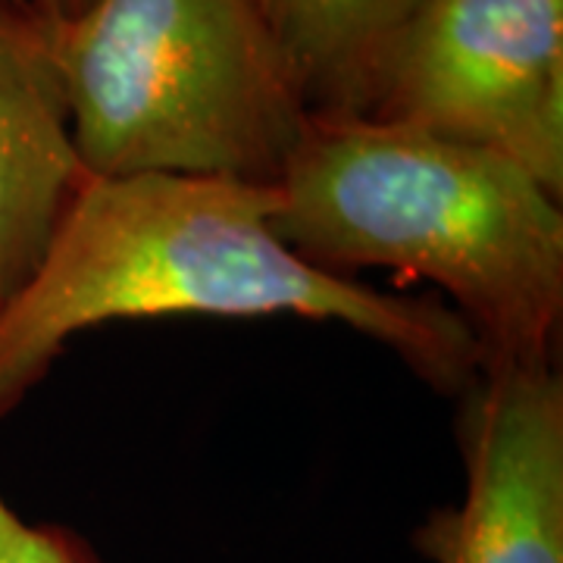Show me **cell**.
I'll list each match as a JSON object with an SVG mask.
<instances>
[{
	"label": "cell",
	"instance_id": "9",
	"mask_svg": "<svg viewBox=\"0 0 563 563\" xmlns=\"http://www.w3.org/2000/svg\"><path fill=\"white\" fill-rule=\"evenodd\" d=\"M91 3H95V0H29L32 13H35L44 25H51V29L73 22L79 13H85Z\"/></svg>",
	"mask_w": 563,
	"mask_h": 563
},
{
	"label": "cell",
	"instance_id": "6",
	"mask_svg": "<svg viewBox=\"0 0 563 563\" xmlns=\"http://www.w3.org/2000/svg\"><path fill=\"white\" fill-rule=\"evenodd\" d=\"M88 179L47 25L0 7V307L32 279Z\"/></svg>",
	"mask_w": 563,
	"mask_h": 563
},
{
	"label": "cell",
	"instance_id": "10",
	"mask_svg": "<svg viewBox=\"0 0 563 563\" xmlns=\"http://www.w3.org/2000/svg\"><path fill=\"white\" fill-rule=\"evenodd\" d=\"M0 7H10V10H32L29 0H0Z\"/></svg>",
	"mask_w": 563,
	"mask_h": 563
},
{
	"label": "cell",
	"instance_id": "1",
	"mask_svg": "<svg viewBox=\"0 0 563 563\" xmlns=\"http://www.w3.org/2000/svg\"><path fill=\"white\" fill-rule=\"evenodd\" d=\"M276 185L198 176L88 179L38 269L0 307V417L91 325L147 317L335 320L391 347L422 383L466 395L483 351L432 298L385 295L298 257L273 229Z\"/></svg>",
	"mask_w": 563,
	"mask_h": 563
},
{
	"label": "cell",
	"instance_id": "2",
	"mask_svg": "<svg viewBox=\"0 0 563 563\" xmlns=\"http://www.w3.org/2000/svg\"><path fill=\"white\" fill-rule=\"evenodd\" d=\"M273 229L332 276L439 285L488 366H558L563 210L495 151L369 120H313L276 181Z\"/></svg>",
	"mask_w": 563,
	"mask_h": 563
},
{
	"label": "cell",
	"instance_id": "8",
	"mask_svg": "<svg viewBox=\"0 0 563 563\" xmlns=\"http://www.w3.org/2000/svg\"><path fill=\"white\" fill-rule=\"evenodd\" d=\"M0 563H98L79 536L60 526H32L0 498Z\"/></svg>",
	"mask_w": 563,
	"mask_h": 563
},
{
	"label": "cell",
	"instance_id": "7",
	"mask_svg": "<svg viewBox=\"0 0 563 563\" xmlns=\"http://www.w3.org/2000/svg\"><path fill=\"white\" fill-rule=\"evenodd\" d=\"M422 0H257L313 120H361Z\"/></svg>",
	"mask_w": 563,
	"mask_h": 563
},
{
	"label": "cell",
	"instance_id": "5",
	"mask_svg": "<svg viewBox=\"0 0 563 563\" xmlns=\"http://www.w3.org/2000/svg\"><path fill=\"white\" fill-rule=\"evenodd\" d=\"M461 507L417 542L435 563H563V383L558 366H488L463 395Z\"/></svg>",
	"mask_w": 563,
	"mask_h": 563
},
{
	"label": "cell",
	"instance_id": "4",
	"mask_svg": "<svg viewBox=\"0 0 563 563\" xmlns=\"http://www.w3.org/2000/svg\"><path fill=\"white\" fill-rule=\"evenodd\" d=\"M361 120L495 151L563 201V0H422Z\"/></svg>",
	"mask_w": 563,
	"mask_h": 563
},
{
	"label": "cell",
	"instance_id": "3",
	"mask_svg": "<svg viewBox=\"0 0 563 563\" xmlns=\"http://www.w3.org/2000/svg\"><path fill=\"white\" fill-rule=\"evenodd\" d=\"M47 32L91 179L276 185L313 125L257 0H95Z\"/></svg>",
	"mask_w": 563,
	"mask_h": 563
}]
</instances>
